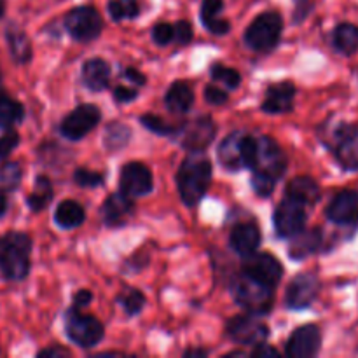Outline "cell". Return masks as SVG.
I'll return each instance as SVG.
<instances>
[{
    "instance_id": "16",
    "label": "cell",
    "mask_w": 358,
    "mask_h": 358,
    "mask_svg": "<svg viewBox=\"0 0 358 358\" xmlns=\"http://www.w3.org/2000/svg\"><path fill=\"white\" fill-rule=\"evenodd\" d=\"M119 185H121V192L128 196H145L154 187L152 173L145 164L131 161L122 166Z\"/></svg>"
},
{
    "instance_id": "20",
    "label": "cell",
    "mask_w": 358,
    "mask_h": 358,
    "mask_svg": "<svg viewBox=\"0 0 358 358\" xmlns=\"http://www.w3.org/2000/svg\"><path fill=\"white\" fill-rule=\"evenodd\" d=\"M261 245V231L255 224L243 222L234 226L233 233H231V247L236 254L241 257L257 252V247Z\"/></svg>"
},
{
    "instance_id": "2",
    "label": "cell",
    "mask_w": 358,
    "mask_h": 358,
    "mask_svg": "<svg viewBox=\"0 0 358 358\" xmlns=\"http://www.w3.org/2000/svg\"><path fill=\"white\" fill-rule=\"evenodd\" d=\"M212 182V163L203 150H192L180 164L177 173V187L182 201L187 206H196L203 198Z\"/></svg>"
},
{
    "instance_id": "44",
    "label": "cell",
    "mask_w": 358,
    "mask_h": 358,
    "mask_svg": "<svg viewBox=\"0 0 358 358\" xmlns=\"http://www.w3.org/2000/svg\"><path fill=\"white\" fill-rule=\"evenodd\" d=\"M205 28H208V31H212L213 35H224L229 31V21L222 20V17H215V20L205 23Z\"/></svg>"
},
{
    "instance_id": "46",
    "label": "cell",
    "mask_w": 358,
    "mask_h": 358,
    "mask_svg": "<svg viewBox=\"0 0 358 358\" xmlns=\"http://www.w3.org/2000/svg\"><path fill=\"white\" fill-rule=\"evenodd\" d=\"M278 350L273 348V346L269 345H257L254 348V352H252V357H262V358H276L278 357Z\"/></svg>"
},
{
    "instance_id": "38",
    "label": "cell",
    "mask_w": 358,
    "mask_h": 358,
    "mask_svg": "<svg viewBox=\"0 0 358 358\" xmlns=\"http://www.w3.org/2000/svg\"><path fill=\"white\" fill-rule=\"evenodd\" d=\"M17 143H20V135H17L13 128L7 129V131L0 136V159H6V157L16 149Z\"/></svg>"
},
{
    "instance_id": "3",
    "label": "cell",
    "mask_w": 358,
    "mask_h": 358,
    "mask_svg": "<svg viewBox=\"0 0 358 358\" xmlns=\"http://www.w3.org/2000/svg\"><path fill=\"white\" fill-rule=\"evenodd\" d=\"M31 240L24 233H7L0 238V271L7 280H23L30 271Z\"/></svg>"
},
{
    "instance_id": "8",
    "label": "cell",
    "mask_w": 358,
    "mask_h": 358,
    "mask_svg": "<svg viewBox=\"0 0 358 358\" xmlns=\"http://www.w3.org/2000/svg\"><path fill=\"white\" fill-rule=\"evenodd\" d=\"M65 27L76 41L90 42L100 35L101 28H103V20L94 7L80 6L66 14Z\"/></svg>"
},
{
    "instance_id": "5",
    "label": "cell",
    "mask_w": 358,
    "mask_h": 358,
    "mask_svg": "<svg viewBox=\"0 0 358 358\" xmlns=\"http://www.w3.org/2000/svg\"><path fill=\"white\" fill-rule=\"evenodd\" d=\"M283 21L278 13H264L252 21L245 31V42L250 49L259 52H269L278 45Z\"/></svg>"
},
{
    "instance_id": "13",
    "label": "cell",
    "mask_w": 358,
    "mask_h": 358,
    "mask_svg": "<svg viewBox=\"0 0 358 358\" xmlns=\"http://www.w3.org/2000/svg\"><path fill=\"white\" fill-rule=\"evenodd\" d=\"M320 292V280L313 273H301L287 289V306L292 310H306L317 299Z\"/></svg>"
},
{
    "instance_id": "21",
    "label": "cell",
    "mask_w": 358,
    "mask_h": 358,
    "mask_svg": "<svg viewBox=\"0 0 358 358\" xmlns=\"http://www.w3.org/2000/svg\"><path fill=\"white\" fill-rule=\"evenodd\" d=\"M287 196L304 206H313L320 201V185L311 177H296L287 185Z\"/></svg>"
},
{
    "instance_id": "23",
    "label": "cell",
    "mask_w": 358,
    "mask_h": 358,
    "mask_svg": "<svg viewBox=\"0 0 358 358\" xmlns=\"http://www.w3.org/2000/svg\"><path fill=\"white\" fill-rule=\"evenodd\" d=\"M241 142H243V133H231L220 143L219 161L227 170L234 171L245 168L243 156H241Z\"/></svg>"
},
{
    "instance_id": "30",
    "label": "cell",
    "mask_w": 358,
    "mask_h": 358,
    "mask_svg": "<svg viewBox=\"0 0 358 358\" xmlns=\"http://www.w3.org/2000/svg\"><path fill=\"white\" fill-rule=\"evenodd\" d=\"M52 196H55V192H52L51 182H49L48 177L41 175V177H37V180H35L31 194L27 198L28 206H30L34 212H41V210H44L45 206L52 201Z\"/></svg>"
},
{
    "instance_id": "27",
    "label": "cell",
    "mask_w": 358,
    "mask_h": 358,
    "mask_svg": "<svg viewBox=\"0 0 358 358\" xmlns=\"http://www.w3.org/2000/svg\"><path fill=\"white\" fill-rule=\"evenodd\" d=\"M84 217H86L84 208L73 199H66L56 206L55 220L63 229H76L84 222Z\"/></svg>"
},
{
    "instance_id": "47",
    "label": "cell",
    "mask_w": 358,
    "mask_h": 358,
    "mask_svg": "<svg viewBox=\"0 0 358 358\" xmlns=\"http://www.w3.org/2000/svg\"><path fill=\"white\" fill-rule=\"evenodd\" d=\"M38 357H45V358H65V357H70V352L69 350L62 348V346H52V348H45L42 350V352H38Z\"/></svg>"
},
{
    "instance_id": "43",
    "label": "cell",
    "mask_w": 358,
    "mask_h": 358,
    "mask_svg": "<svg viewBox=\"0 0 358 358\" xmlns=\"http://www.w3.org/2000/svg\"><path fill=\"white\" fill-rule=\"evenodd\" d=\"M205 100L212 105H224L227 101V93L217 86H206Z\"/></svg>"
},
{
    "instance_id": "18",
    "label": "cell",
    "mask_w": 358,
    "mask_h": 358,
    "mask_svg": "<svg viewBox=\"0 0 358 358\" xmlns=\"http://www.w3.org/2000/svg\"><path fill=\"white\" fill-rule=\"evenodd\" d=\"M296 86L289 80L271 86L266 93V100L262 101V110L268 114H285L292 110Z\"/></svg>"
},
{
    "instance_id": "1",
    "label": "cell",
    "mask_w": 358,
    "mask_h": 358,
    "mask_svg": "<svg viewBox=\"0 0 358 358\" xmlns=\"http://www.w3.org/2000/svg\"><path fill=\"white\" fill-rule=\"evenodd\" d=\"M287 170V156L269 136L257 140V157L252 166V187L259 196H269Z\"/></svg>"
},
{
    "instance_id": "24",
    "label": "cell",
    "mask_w": 358,
    "mask_h": 358,
    "mask_svg": "<svg viewBox=\"0 0 358 358\" xmlns=\"http://www.w3.org/2000/svg\"><path fill=\"white\" fill-rule=\"evenodd\" d=\"M322 247V233L318 229L311 231H301L296 236H292V245L289 248V255L294 261H301V259L310 257L311 254Z\"/></svg>"
},
{
    "instance_id": "12",
    "label": "cell",
    "mask_w": 358,
    "mask_h": 358,
    "mask_svg": "<svg viewBox=\"0 0 358 358\" xmlns=\"http://www.w3.org/2000/svg\"><path fill=\"white\" fill-rule=\"evenodd\" d=\"M243 273L255 278L257 282L264 283V285L275 287L282 280L283 266L271 254H266V252L257 254V252H254V254L245 257Z\"/></svg>"
},
{
    "instance_id": "29",
    "label": "cell",
    "mask_w": 358,
    "mask_h": 358,
    "mask_svg": "<svg viewBox=\"0 0 358 358\" xmlns=\"http://www.w3.org/2000/svg\"><path fill=\"white\" fill-rule=\"evenodd\" d=\"M24 108L14 98L7 96V94L0 93V128L10 129L16 126L17 122L23 121Z\"/></svg>"
},
{
    "instance_id": "22",
    "label": "cell",
    "mask_w": 358,
    "mask_h": 358,
    "mask_svg": "<svg viewBox=\"0 0 358 358\" xmlns=\"http://www.w3.org/2000/svg\"><path fill=\"white\" fill-rule=\"evenodd\" d=\"M83 80L91 91H103L110 80V66L101 58L87 59L83 66Z\"/></svg>"
},
{
    "instance_id": "17",
    "label": "cell",
    "mask_w": 358,
    "mask_h": 358,
    "mask_svg": "<svg viewBox=\"0 0 358 358\" xmlns=\"http://www.w3.org/2000/svg\"><path fill=\"white\" fill-rule=\"evenodd\" d=\"M322 346V332L317 325H303L296 329L287 343V355L292 358H311L318 355Z\"/></svg>"
},
{
    "instance_id": "25",
    "label": "cell",
    "mask_w": 358,
    "mask_h": 358,
    "mask_svg": "<svg viewBox=\"0 0 358 358\" xmlns=\"http://www.w3.org/2000/svg\"><path fill=\"white\" fill-rule=\"evenodd\" d=\"M332 48L343 56H353L358 51V27L353 23H339L332 31Z\"/></svg>"
},
{
    "instance_id": "15",
    "label": "cell",
    "mask_w": 358,
    "mask_h": 358,
    "mask_svg": "<svg viewBox=\"0 0 358 358\" xmlns=\"http://www.w3.org/2000/svg\"><path fill=\"white\" fill-rule=\"evenodd\" d=\"M325 215L338 226L358 224V191L346 189L338 192L325 208Z\"/></svg>"
},
{
    "instance_id": "32",
    "label": "cell",
    "mask_w": 358,
    "mask_h": 358,
    "mask_svg": "<svg viewBox=\"0 0 358 358\" xmlns=\"http://www.w3.org/2000/svg\"><path fill=\"white\" fill-rule=\"evenodd\" d=\"M108 14L112 20L122 21V20H133L138 16V3L136 0H110L107 6Z\"/></svg>"
},
{
    "instance_id": "7",
    "label": "cell",
    "mask_w": 358,
    "mask_h": 358,
    "mask_svg": "<svg viewBox=\"0 0 358 358\" xmlns=\"http://www.w3.org/2000/svg\"><path fill=\"white\" fill-rule=\"evenodd\" d=\"M327 143L343 170L358 171V126L341 122Z\"/></svg>"
},
{
    "instance_id": "19",
    "label": "cell",
    "mask_w": 358,
    "mask_h": 358,
    "mask_svg": "<svg viewBox=\"0 0 358 358\" xmlns=\"http://www.w3.org/2000/svg\"><path fill=\"white\" fill-rule=\"evenodd\" d=\"M135 210V205L131 201V196L124 194V192H115L105 199L103 206H101V215H103L105 224L115 227L122 226L129 215Z\"/></svg>"
},
{
    "instance_id": "51",
    "label": "cell",
    "mask_w": 358,
    "mask_h": 358,
    "mask_svg": "<svg viewBox=\"0 0 358 358\" xmlns=\"http://www.w3.org/2000/svg\"><path fill=\"white\" fill-rule=\"evenodd\" d=\"M6 212H7V199H6V194H3V191H0V217H2Z\"/></svg>"
},
{
    "instance_id": "49",
    "label": "cell",
    "mask_w": 358,
    "mask_h": 358,
    "mask_svg": "<svg viewBox=\"0 0 358 358\" xmlns=\"http://www.w3.org/2000/svg\"><path fill=\"white\" fill-rule=\"evenodd\" d=\"M91 299H93V296H91L90 290H80V292L76 294V297H73V303H76V308H84L91 303Z\"/></svg>"
},
{
    "instance_id": "52",
    "label": "cell",
    "mask_w": 358,
    "mask_h": 358,
    "mask_svg": "<svg viewBox=\"0 0 358 358\" xmlns=\"http://www.w3.org/2000/svg\"><path fill=\"white\" fill-rule=\"evenodd\" d=\"M3 14H6V2H3V0H0V20L3 17Z\"/></svg>"
},
{
    "instance_id": "39",
    "label": "cell",
    "mask_w": 358,
    "mask_h": 358,
    "mask_svg": "<svg viewBox=\"0 0 358 358\" xmlns=\"http://www.w3.org/2000/svg\"><path fill=\"white\" fill-rule=\"evenodd\" d=\"M224 2L222 0H203L201 3V21L203 24L208 23V21L219 17V14L222 13Z\"/></svg>"
},
{
    "instance_id": "34",
    "label": "cell",
    "mask_w": 358,
    "mask_h": 358,
    "mask_svg": "<svg viewBox=\"0 0 358 358\" xmlns=\"http://www.w3.org/2000/svg\"><path fill=\"white\" fill-rule=\"evenodd\" d=\"M212 77L219 83L226 84L229 90H236L241 83V76L238 70L229 69V66H224V65H213L212 66Z\"/></svg>"
},
{
    "instance_id": "9",
    "label": "cell",
    "mask_w": 358,
    "mask_h": 358,
    "mask_svg": "<svg viewBox=\"0 0 358 358\" xmlns=\"http://www.w3.org/2000/svg\"><path fill=\"white\" fill-rule=\"evenodd\" d=\"M101 119V112L96 105L93 103H84L79 105L77 108H73L65 119H63L62 126H59V131L65 138L69 140H80L87 135L90 131H93L98 126Z\"/></svg>"
},
{
    "instance_id": "6",
    "label": "cell",
    "mask_w": 358,
    "mask_h": 358,
    "mask_svg": "<svg viewBox=\"0 0 358 358\" xmlns=\"http://www.w3.org/2000/svg\"><path fill=\"white\" fill-rule=\"evenodd\" d=\"M65 332L72 343L83 348H91L103 339V325L91 315L80 313L79 308L70 310L65 317Z\"/></svg>"
},
{
    "instance_id": "14",
    "label": "cell",
    "mask_w": 358,
    "mask_h": 358,
    "mask_svg": "<svg viewBox=\"0 0 358 358\" xmlns=\"http://www.w3.org/2000/svg\"><path fill=\"white\" fill-rule=\"evenodd\" d=\"M175 135H178V140L185 149L205 150L215 136V122L212 117H199L177 128Z\"/></svg>"
},
{
    "instance_id": "11",
    "label": "cell",
    "mask_w": 358,
    "mask_h": 358,
    "mask_svg": "<svg viewBox=\"0 0 358 358\" xmlns=\"http://www.w3.org/2000/svg\"><path fill=\"white\" fill-rule=\"evenodd\" d=\"M275 229L280 238H292L306 226V206L287 196L276 208Z\"/></svg>"
},
{
    "instance_id": "28",
    "label": "cell",
    "mask_w": 358,
    "mask_h": 358,
    "mask_svg": "<svg viewBox=\"0 0 358 358\" xmlns=\"http://www.w3.org/2000/svg\"><path fill=\"white\" fill-rule=\"evenodd\" d=\"M164 100H166V107L171 112L184 114V112H187L192 107L194 93H192L191 86L187 83H175L170 86Z\"/></svg>"
},
{
    "instance_id": "41",
    "label": "cell",
    "mask_w": 358,
    "mask_h": 358,
    "mask_svg": "<svg viewBox=\"0 0 358 358\" xmlns=\"http://www.w3.org/2000/svg\"><path fill=\"white\" fill-rule=\"evenodd\" d=\"M315 7V0H294V23H301L310 16Z\"/></svg>"
},
{
    "instance_id": "37",
    "label": "cell",
    "mask_w": 358,
    "mask_h": 358,
    "mask_svg": "<svg viewBox=\"0 0 358 358\" xmlns=\"http://www.w3.org/2000/svg\"><path fill=\"white\" fill-rule=\"evenodd\" d=\"M73 180L76 184H79L80 187H98V185L103 184V177L101 173H96V171H90V170H76L73 173Z\"/></svg>"
},
{
    "instance_id": "50",
    "label": "cell",
    "mask_w": 358,
    "mask_h": 358,
    "mask_svg": "<svg viewBox=\"0 0 358 358\" xmlns=\"http://www.w3.org/2000/svg\"><path fill=\"white\" fill-rule=\"evenodd\" d=\"M206 355H208L206 350H187V352L184 353V357H206Z\"/></svg>"
},
{
    "instance_id": "4",
    "label": "cell",
    "mask_w": 358,
    "mask_h": 358,
    "mask_svg": "<svg viewBox=\"0 0 358 358\" xmlns=\"http://www.w3.org/2000/svg\"><path fill=\"white\" fill-rule=\"evenodd\" d=\"M233 296L240 306L248 310V313L264 315L273 306V287L257 282L252 276L241 273L233 283Z\"/></svg>"
},
{
    "instance_id": "40",
    "label": "cell",
    "mask_w": 358,
    "mask_h": 358,
    "mask_svg": "<svg viewBox=\"0 0 358 358\" xmlns=\"http://www.w3.org/2000/svg\"><path fill=\"white\" fill-rule=\"evenodd\" d=\"M173 27L170 23H157L152 28V38L156 44L166 45L173 41Z\"/></svg>"
},
{
    "instance_id": "48",
    "label": "cell",
    "mask_w": 358,
    "mask_h": 358,
    "mask_svg": "<svg viewBox=\"0 0 358 358\" xmlns=\"http://www.w3.org/2000/svg\"><path fill=\"white\" fill-rule=\"evenodd\" d=\"M124 79L131 80V83L136 84V86H142V84H145V76H143L142 72H138V70H135V69H126L124 70Z\"/></svg>"
},
{
    "instance_id": "33",
    "label": "cell",
    "mask_w": 358,
    "mask_h": 358,
    "mask_svg": "<svg viewBox=\"0 0 358 358\" xmlns=\"http://www.w3.org/2000/svg\"><path fill=\"white\" fill-rule=\"evenodd\" d=\"M21 166L17 163H3L0 166V191L9 192L20 185L21 182Z\"/></svg>"
},
{
    "instance_id": "36",
    "label": "cell",
    "mask_w": 358,
    "mask_h": 358,
    "mask_svg": "<svg viewBox=\"0 0 358 358\" xmlns=\"http://www.w3.org/2000/svg\"><path fill=\"white\" fill-rule=\"evenodd\" d=\"M142 124L145 126L147 129H150L152 133H156V135H175V131H177V128L175 126H170L168 122H164L163 119L157 117V115H150V114H145L142 115Z\"/></svg>"
},
{
    "instance_id": "10",
    "label": "cell",
    "mask_w": 358,
    "mask_h": 358,
    "mask_svg": "<svg viewBox=\"0 0 358 358\" xmlns=\"http://www.w3.org/2000/svg\"><path fill=\"white\" fill-rule=\"evenodd\" d=\"M227 334L233 341L240 343V345L257 346L268 339L269 331L268 325L259 318V315L248 313L234 317L227 324Z\"/></svg>"
},
{
    "instance_id": "35",
    "label": "cell",
    "mask_w": 358,
    "mask_h": 358,
    "mask_svg": "<svg viewBox=\"0 0 358 358\" xmlns=\"http://www.w3.org/2000/svg\"><path fill=\"white\" fill-rule=\"evenodd\" d=\"M121 304L128 315H138L145 306V296L140 290L129 289L121 296Z\"/></svg>"
},
{
    "instance_id": "31",
    "label": "cell",
    "mask_w": 358,
    "mask_h": 358,
    "mask_svg": "<svg viewBox=\"0 0 358 358\" xmlns=\"http://www.w3.org/2000/svg\"><path fill=\"white\" fill-rule=\"evenodd\" d=\"M129 138H131V129H129V126L115 121L110 122L107 126V129H105L103 145L107 147V150H119L128 145Z\"/></svg>"
},
{
    "instance_id": "26",
    "label": "cell",
    "mask_w": 358,
    "mask_h": 358,
    "mask_svg": "<svg viewBox=\"0 0 358 358\" xmlns=\"http://www.w3.org/2000/svg\"><path fill=\"white\" fill-rule=\"evenodd\" d=\"M7 44H9L10 56L16 63L23 65V63H28L31 58V44L28 35L24 34V30H21L16 24H10L6 30Z\"/></svg>"
},
{
    "instance_id": "45",
    "label": "cell",
    "mask_w": 358,
    "mask_h": 358,
    "mask_svg": "<svg viewBox=\"0 0 358 358\" xmlns=\"http://www.w3.org/2000/svg\"><path fill=\"white\" fill-rule=\"evenodd\" d=\"M136 96H138V93H136V90H131V87L117 86L114 90V98L119 103H128V101L135 100Z\"/></svg>"
},
{
    "instance_id": "42",
    "label": "cell",
    "mask_w": 358,
    "mask_h": 358,
    "mask_svg": "<svg viewBox=\"0 0 358 358\" xmlns=\"http://www.w3.org/2000/svg\"><path fill=\"white\" fill-rule=\"evenodd\" d=\"M173 38L178 41V44L185 45L192 41V27L187 21H178L173 27Z\"/></svg>"
}]
</instances>
